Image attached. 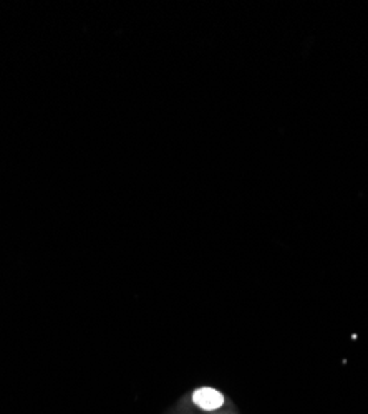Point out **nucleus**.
Returning a JSON list of instances; mask_svg holds the SVG:
<instances>
[{
  "instance_id": "1",
  "label": "nucleus",
  "mask_w": 368,
  "mask_h": 414,
  "mask_svg": "<svg viewBox=\"0 0 368 414\" xmlns=\"http://www.w3.org/2000/svg\"><path fill=\"white\" fill-rule=\"evenodd\" d=\"M193 401H194V404L200 406L201 409L213 411V409L221 408L222 403H224V396H222L217 389L201 388V389H196V391H194Z\"/></svg>"
}]
</instances>
